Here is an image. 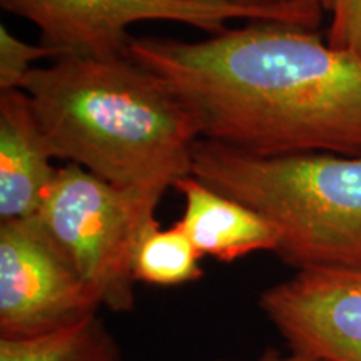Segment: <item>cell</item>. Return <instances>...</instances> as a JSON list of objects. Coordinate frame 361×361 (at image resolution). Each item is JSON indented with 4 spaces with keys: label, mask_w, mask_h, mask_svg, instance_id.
I'll list each match as a JSON object with an SVG mask.
<instances>
[{
    "label": "cell",
    "mask_w": 361,
    "mask_h": 361,
    "mask_svg": "<svg viewBox=\"0 0 361 361\" xmlns=\"http://www.w3.org/2000/svg\"><path fill=\"white\" fill-rule=\"evenodd\" d=\"M201 258L200 251L178 224L162 229L157 219H152L135 245L133 274L135 281L146 284L179 286L202 278Z\"/></svg>",
    "instance_id": "obj_11"
},
{
    "label": "cell",
    "mask_w": 361,
    "mask_h": 361,
    "mask_svg": "<svg viewBox=\"0 0 361 361\" xmlns=\"http://www.w3.org/2000/svg\"><path fill=\"white\" fill-rule=\"evenodd\" d=\"M191 176L259 213L300 269L361 268V156H255L200 139Z\"/></svg>",
    "instance_id": "obj_3"
},
{
    "label": "cell",
    "mask_w": 361,
    "mask_h": 361,
    "mask_svg": "<svg viewBox=\"0 0 361 361\" xmlns=\"http://www.w3.org/2000/svg\"><path fill=\"white\" fill-rule=\"evenodd\" d=\"M161 197L112 186L78 164L57 169L37 218L101 306H134L133 256Z\"/></svg>",
    "instance_id": "obj_4"
},
{
    "label": "cell",
    "mask_w": 361,
    "mask_h": 361,
    "mask_svg": "<svg viewBox=\"0 0 361 361\" xmlns=\"http://www.w3.org/2000/svg\"><path fill=\"white\" fill-rule=\"evenodd\" d=\"M259 308L293 353L361 361V268L300 269L261 293Z\"/></svg>",
    "instance_id": "obj_7"
},
{
    "label": "cell",
    "mask_w": 361,
    "mask_h": 361,
    "mask_svg": "<svg viewBox=\"0 0 361 361\" xmlns=\"http://www.w3.org/2000/svg\"><path fill=\"white\" fill-rule=\"evenodd\" d=\"M0 6L32 22L40 30V45L51 49L56 59L128 56L129 29L149 20L188 24L207 35L223 32L233 19L298 27L286 13L243 7L231 0H0Z\"/></svg>",
    "instance_id": "obj_5"
},
{
    "label": "cell",
    "mask_w": 361,
    "mask_h": 361,
    "mask_svg": "<svg viewBox=\"0 0 361 361\" xmlns=\"http://www.w3.org/2000/svg\"><path fill=\"white\" fill-rule=\"evenodd\" d=\"M25 90L0 92V223L37 216L57 168Z\"/></svg>",
    "instance_id": "obj_8"
},
{
    "label": "cell",
    "mask_w": 361,
    "mask_h": 361,
    "mask_svg": "<svg viewBox=\"0 0 361 361\" xmlns=\"http://www.w3.org/2000/svg\"><path fill=\"white\" fill-rule=\"evenodd\" d=\"M44 57H56L44 45H30L17 39L6 25H0V92L22 89L32 62Z\"/></svg>",
    "instance_id": "obj_12"
},
{
    "label": "cell",
    "mask_w": 361,
    "mask_h": 361,
    "mask_svg": "<svg viewBox=\"0 0 361 361\" xmlns=\"http://www.w3.org/2000/svg\"><path fill=\"white\" fill-rule=\"evenodd\" d=\"M329 13L326 42L361 57V0H322Z\"/></svg>",
    "instance_id": "obj_13"
},
{
    "label": "cell",
    "mask_w": 361,
    "mask_h": 361,
    "mask_svg": "<svg viewBox=\"0 0 361 361\" xmlns=\"http://www.w3.org/2000/svg\"><path fill=\"white\" fill-rule=\"evenodd\" d=\"M238 6L286 13L298 27L314 30L323 17L322 0H231Z\"/></svg>",
    "instance_id": "obj_14"
},
{
    "label": "cell",
    "mask_w": 361,
    "mask_h": 361,
    "mask_svg": "<svg viewBox=\"0 0 361 361\" xmlns=\"http://www.w3.org/2000/svg\"><path fill=\"white\" fill-rule=\"evenodd\" d=\"M119 346L99 316L34 338H0V361H119Z\"/></svg>",
    "instance_id": "obj_10"
},
{
    "label": "cell",
    "mask_w": 361,
    "mask_h": 361,
    "mask_svg": "<svg viewBox=\"0 0 361 361\" xmlns=\"http://www.w3.org/2000/svg\"><path fill=\"white\" fill-rule=\"evenodd\" d=\"M128 56L188 107L201 139L255 156H361V57L314 30L250 22L197 42L141 37Z\"/></svg>",
    "instance_id": "obj_1"
},
{
    "label": "cell",
    "mask_w": 361,
    "mask_h": 361,
    "mask_svg": "<svg viewBox=\"0 0 361 361\" xmlns=\"http://www.w3.org/2000/svg\"><path fill=\"white\" fill-rule=\"evenodd\" d=\"M101 303L35 218L0 223V338H34L97 316Z\"/></svg>",
    "instance_id": "obj_6"
},
{
    "label": "cell",
    "mask_w": 361,
    "mask_h": 361,
    "mask_svg": "<svg viewBox=\"0 0 361 361\" xmlns=\"http://www.w3.org/2000/svg\"><path fill=\"white\" fill-rule=\"evenodd\" d=\"M22 90L57 159L123 189L162 197L191 176L196 121L159 75L129 56H62Z\"/></svg>",
    "instance_id": "obj_2"
},
{
    "label": "cell",
    "mask_w": 361,
    "mask_h": 361,
    "mask_svg": "<svg viewBox=\"0 0 361 361\" xmlns=\"http://www.w3.org/2000/svg\"><path fill=\"white\" fill-rule=\"evenodd\" d=\"M256 361H319V360H313V358H310V356L298 355V353L279 355L278 351H268V353H264L259 360H256Z\"/></svg>",
    "instance_id": "obj_15"
},
{
    "label": "cell",
    "mask_w": 361,
    "mask_h": 361,
    "mask_svg": "<svg viewBox=\"0 0 361 361\" xmlns=\"http://www.w3.org/2000/svg\"><path fill=\"white\" fill-rule=\"evenodd\" d=\"M186 200L178 223L201 256L231 263L256 251L278 250V233L259 213L186 176L174 184Z\"/></svg>",
    "instance_id": "obj_9"
}]
</instances>
